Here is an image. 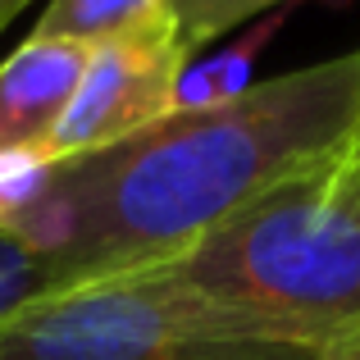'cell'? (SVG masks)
<instances>
[{"mask_svg":"<svg viewBox=\"0 0 360 360\" xmlns=\"http://www.w3.org/2000/svg\"><path fill=\"white\" fill-rule=\"evenodd\" d=\"M360 132V51L187 105L110 150L41 165L0 233L55 269V292L174 260Z\"/></svg>","mask_w":360,"mask_h":360,"instance_id":"cell-1","label":"cell"},{"mask_svg":"<svg viewBox=\"0 0 360 360\" xmlns=\"http://www.w3.org/2000/svg\"><path fill=\"white\" fill-rule=\"evenodd\" d=\"M146 269L297 347L360 342V183L347 150Z\"/></svg>","mask_w":360,"mask_h":360,"instance_id":"cell-2","label":"cell"},{"mask_svg":"<svg viewBox=\"0 0 360 360\" xmlns=\"http://www.w3.org/2000/svg\"><path fill=\"white\" fill-rule=\"evenodd\" d=\"M150 269L51 292L0 324V360H324Z\"/></svg>","mask_w":360,"mask_h":360,"instance_id":"cell-3","label":"cell"},{"mask_svg":"<svg viewBox=\"0 0 360 360\" xmlns=\"http://www.w3.org/2000/svg\"><path fill=\"white\" fill-rule=\"evenodd\" d=\"M187 60L192 51L183 46L169 14L91 46L78 91H73L60 128L41 146V165L96 155V150L137 137L150 123L169 119L178 110Z\"/></svg>","mask_w":360,"mask_h":360,"instance_id":"cell-4","label":"cell"},{"mask_svg":"<svg viewBox=\"0 0 360 360\" xmlns=\"http://www.w3.org/2000/svg\"><path fill=\"white\" fill-rule=\"evenodd\" d=\"M91 46L27 37L0 60V160H41L82 82Z\"/></svg>","mask_w":360,"mask_h":360,"instance_id":"cell-5","label":"cell"},{"mask_svg":"<svg viewBox=\"0 0 360 360\" xmlns=\"http://www.w3.org/2000/svg\"><path fill=\"white\" fill-rule=\"evenodd\" d=\"M160 14H169V0H46L27 37L101 46L141 23H155Z\"/></svg>","mask_w":360,"mask_h":360,"instance_id":"cell-6","label":"cell"},{"mask_svg":"<svg viewBox=\"0 0 360 360\" xmlns=\"http://www.w3.org/2000/svg\"><path fill=\"white\" fill-rule=\"evenodd\" d=\"M278 5H292V0H169V18H174L187 51H201L233 27L274 14Z\"/></svg>","mask_w":360,"mask_h":360,"instance_id":"cell-7","label":"cell"},{"mask_svg":"<svg viewBox=\"0 0 360 360\" xmlns=\"http://www.w3.org/2000/svg\"><path fill=\"white\" fill-rule=\"evenodd\" d=\"M55 292V269L23 242L0 233V324Z\"/></svg>","mask_w":360,"mask_h":360,"instance_id":"cell-8","label":"cell"},{"mask_svg":"<svg viewBox=\"0 0 360 360\" xmlns=\"http://www.w3.org/2000/svg\"><path fill=\"white\" fill-rule=\"evenodd\" d=\"M27 5H37V0H0V32H5V27L14 23V18L23 14Z\"/></svg>","mask_w":360,"mask_h":360,"instance_id":"cell-9","label":"cell"},{"mask_svg":"<svg viewBox=\"0 0 360 360\" xmlns=\"http://www.w3.org/2000/svg\"><path fill=\"white\" fill-rule=\"evenodd\" d=\"M347 169L356 174V183H360V132L352 137V146H347Z\"/></svg>","mask_w":360,"mask_h":360,"instance_id":"cell-10","label":"cell"},{"mask_svg":"<svg viewBox=\"0 0 360 360\" xmlns=\"http://www.w3.org/2000/svg\"><path fill=\"white\" fill-rule=\"evenodd\" d=\"M324 360H360V342H347V347H338V352H328Z\"/></svg>","mask_w":360,"mask_h":360,"instance_id":"cell-11","label":"cell"}]
</instances>
